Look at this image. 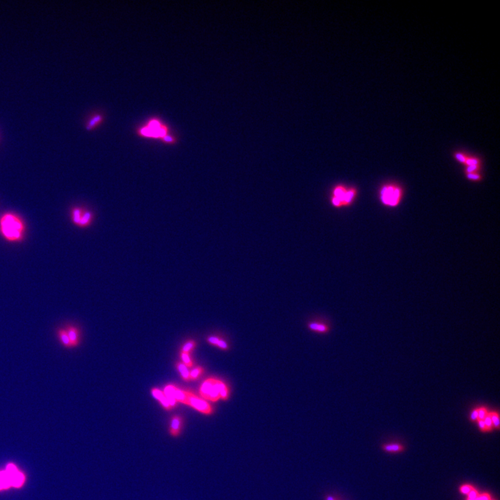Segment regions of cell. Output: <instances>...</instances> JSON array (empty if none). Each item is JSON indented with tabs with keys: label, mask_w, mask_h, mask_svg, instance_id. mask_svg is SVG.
Here are the masks:
<instances>
[{
	"label": "cell",
	"mask_w": 500,
	"mask_h": 500,
	"mask_svg": "<svg viewBox=\"0 0 500 500\" xmlns=\"http://www.w3.org/2000/svg\"><path fill=\"white\" fill-rule=\"evenodd\" d=\"M200 394L206 400L217 402L220 399L227 400L230 396V389L224 381L209 378L200 386Z\"/></svg>",
	"instance_id": "obj_1"
},
{
	"label": "cell",
	"mask_w": 500,
	"mask_h": 500,
	"mask_svg": "<svg viewBox=\"0 0 500 500\" xmlns=\"http://www.w3.org/2000/svg\"><path fill=\"white\" fill-rule=\"evenodd\" d=\"M1 232L9 240H18L23 236L24 226L23 222L13 214H6L0 221Z\"/></svg>",
	"instance_id": "obj_2"
},
{
	"label": "cell",
	"mask_w": 500,
	"mask_h": 500,
	"mask_svg": "<svg viewBox=\"0 0 500 500\" xmlns=\"http://www.w3.org/2000/svg\"><path fill=\"white\" fill-rule=\"evenodd\" d=\"M138 133L141 136L159 138L160 140L170 134L168 127L157 118L149 120L146 125H144L138 130Z\"/></svg>",
	"instance_id": "obj_3"
},
{
	"label": "cell",
	"mask_w": 500,
	"mask_h": 500,
	"mask_svg": "<svg viewBox=\"0 0 500 500\" xmlns=\"http://www.w3.org/2000/svg\"><path fill=\"white\" fill-rule=\"evenodd\" d=\"M356 195L354 189H346L342 185H338L333 190L332 199V205L336 207L347 206L352 202Z\"/></svg>",
	"instance_id": "obj_4"
},
{
	"label": "cell",
	"mask_w": 500,
	"mask_h": 500,
	"mask_svg": "<svg viewBox=\"0 0 500 500\" xmlns=\"http://www.w3.org/2000/svg\"><path fill=\"white\" fill-rule=\"evenodd\" d=\"M400 189L393 185L384 187L381 190V200L385 205H397L400 200Z\"/></svg>",
	"instance_id": "obj_5"
},
{
	"label": "cell",
	"mask_w": 500,
	"mask_h": 500,
	"mask_svg": "<svg viewBox=\"0 0 500 500\" xmlns=\"http://www.w3.org/2000/svg\"><path fill=\"white\" fill-rule=\"evenodd\" d=\"M188 405L193 406L197 411L205 414H211L213 411L211 406L207 401L204 400L193 393H188Z\"/></svg>",
	"instance_id": "obj_6"
},
{
	"label": "cell",
	"mask_w": 500,
	"mask_h": 500,
	"mask_svg": "<svg viewBox=\"0 0 500 500\" xmlns=\"http://www.w3.org/2000/svg\"><path fill=\"white\" fill-rule=\"evenodd\" d=\"M73 221L79 227H87L90 225L93 215L89 211L81 209H76L73 212Z\"/></svg>",
	"instance_id": "obj_7"
},
{
	"label": "cell",
	"mask_w": 500,
	"mask_h": 500,
	"mask_svg": "<svg viewBox=\"0 0 500 500\" xmlns=\"http://www.w3.org/2000/svg\"><path fill=\"white\" fill-rule=\"evenodd\" d=\"M6 472L9 476L11 486H16V487H19L20 486H21L24 481V476L22 473L17 471L16 468L13 465H8Z\"/></svg>",
	"instance_id": "obj_8"
},
{
	"label": "cell",
	"mask_w": 500,
	"mask_h": 500,
	"mask_svg": "<svg viewBox=\"0 0 500 500\" xmlns=\"http://www.w3.org/2000/svg\"><path fill=\"white\" fill-rule=\"evenodd\" d=\"M66 329L67 333H68V335L69 336L72 347H78L80 342L79 329L78 327H75V326L72 325V324L66 326Z\"/></svg>",
	"instance_id": "obj_9"
},
{
	"label": "cell",
	"mask_w": 500,
	"mask_h": 500,
	"mask_svg": "<svg viewBox=\"0 0 500 500\" xmlns=\"http://www.w3.org/2000/svg\"><path fill=\"white\" fill-rule=\"evenodd\" d=\"M56 335H57L58 340L63 347H66V348L73 347L66 328L58 329L56 332Z\"/></svg>",
	"instance_id": "obj_10"
},
{
	"label": "cell",
	"mask_w": 500,
	"mask_h": 500,
	"mask_svg": "<svg viewBox=\"0 0 500 500\" xmlns=\"http://www.w3.org/2000/svg\"><path fill=\"white\" fill-rule=\"evenodd\" d=\"M152 394L153 395L154 397L161 403L162 405L164 406L165 409H171L172 406H170V402H169L168 398L165 396L164 393L162 392L159 389H153L152 390Z\"/></svg>",
	"instance_id": "obj_11"
},
{
	"label": "cell",
	"mask_w": 500,
	"mask_h": 500,
	"mask_svg": "<svg viewBox=\"0 0 500 500\" xmlns=\"http://www.w3.org/2000/svg\"><path fill=\"white\" fill-rule=\"evenodd\" d=\"M383 449L388 452L397 453L404 451V447L402 444L395 443V444L386 445V446H383Z\"/></svg>",
	"instance_id": "obj_12"
},
{
	"label": "cell",
	"mask_w": 500,
	"mask_h": 500,
	"mask_svg": "<svg viewBox=\"0 0 500 500\" xmlns=\"http://www.w3.org/2000/svg\"><path fill=\"white\" fill-rule=\"evenodd\" d=\"M11 485V480L9 476L6 471L0 473V489L9 487Z\"/></svg>",
	"instance_id": "obj_13"
},
{
	"label": "cell",
	"mask_w": 500,
	"mask_h": 500,
	"mask_svg": "<svg viewBox=\"0 0 500 500\" xmlns=\"http://www.w3.org/2000/svg\"><path fill=\"white\" fill-rule=\"evenodd\" d=\"M177 369L180 371L181 376H182V379L184 380L188 381L190 380V372H189L188 368L182 364V363H178L177 364Z\"/></svg>",
	"instance_id": "obj_14"
},
{
	"label": "cell",
	"mask_w": 500,
	"mask_h": 500,
	"mask_svg": "<svg viewBox=\"0 0 500 500\" xmlns=\"http://www.w3.org/2000/svg\"><path fill=\"white\" fill-rule=\"evenodd\" d=\"M103 117L101 115H95L93 118H91V120L88 122V125H87L86 129L88 130H91L93 129H95V127L98 126L100 123H103Z\"/></svg>",
	"instance_id": "obj_15"
},
{
	"label": "cell",
	"mask_w": 500,
	"mask_h": 500,
	"mask_svg": "<svg viewBox=\"0 0 500 500\" xmlns=\"http://www.w3.org/2000/svg\"><path fill=\"white\" fill-rule=\"evenodd\" d=\"M309 328L314 332L320 333H327L329 331L328 327L325 324L316 323V322H312L309 324Z\"/></svg>",
	"instance_id": "obj_16"
},
{
	"label": "cell",
	"mask_w": 500,
	"mask_h": 500,
	"mask_svg": "<svg viewBox=\"0 0 500 500\" xmlns=\"http://www.w3.org/2000/svg\"><path fill=\"white\" fill-rule=\"evenodd\" d=\"M181 423H182V420H181L179 416H175L173 418L171 424L172 434L176 435L178 434L179 430L180 429Z\"/></svg>",
	"instance_id": "obj_17"
},
{
	"label": "cell",
	"mask_w": 500,
	"mask_h": 500,
	"mask_svg": "<svg viewBox=\"0 0 500 500\" xmlns=\"http://www.w3.org/2000/svg\"><path fill=\"white\" fill-rule=\"evenodd\" d=\"M203 368L198 366L190 372V380H197L204 373Z\"/></svg>",
	"instance_id": "obj_18"
},
{
	"label": "cell",
	"mask_w": 500,
	"mask_h": 500,
	"mask_svg": "<svg viewBox=\"0 0 500 500\" xmlns=\"http://www.w3.org/2000/svg\"><path fill=\"white\" fill-rule=\"evenodd\" d=\"M491 420H492L493 428L496 429H500V414L499 412L496 411H490Z\"/></svg>",
	"instance_id": "obj_19"
},
{
	"label": "cell",
	"mask_w": 500,
	"mask_h": 500,
	"mask_svg": "<svg viewBox=\"0 0 500 500\" xmlns=\"http://www.w3.org/2000/svg\"><path fill=\"white\" fill-rule=\"evenodd\" d=\"M196 346V342L194 341H189L186 343H185L184 345L183 346L182 349V352L185 353V354H190V352Z\"/></svg>",
	"instance_id": "obj_20"
},
{
	"label": "cell",
	"mask_w": 500,
	"mask_h": 500,
	"mask_svg": "<svg viewBox=\"0 0 500 500\" xmlns=\"http://www.w3.org/2000/svg\"><path fill=\"white\" fill-rule=\"evenodd\" d=\"M181 357H182L184 364L187 368L193 367V361H192L191 359H190V354L182 352L181 353Z\"/></svg>",
	"instance_id": "obj_21"
},
{
	"label": "cell",
	"mask_w": 500,
	"mask_h": 500,
	"mask_svg": "<svg viewBox=\"0 0 500 500\" xmlns=\"http://www.w3.org/2000/svg\"><path fill=\"white\" fill-rule=\"evenodd\" d=\"M490 411L487 407L484 406H481L478 407V414H479V420H484L489 414ZM478 420V421H479Z\"/></svg>",
	"instance_id": "obj_22"
},
{
	"label": "cell",
	"mask_w": 500,
	"mask_h": 500,
	"mask_svg": "<svg viewBox=\"0 0 500 500\" xmlns=\"http://www.w3.org/2000/svg\"><path fill=\"white\" fill-rule=\"evenodd\" d=\"M484 421L485 424H486V428H487L488 431H491L494 428H493L492 420H491V415L488 414V416L484 418Z\"/></svg>",
	"instance_id": "obj_23"
},
{
	"label": "cell",
	"mask_w": 500,
	"mask_h": 500,
	"mask_svg": "<svg viewBox=\"0 0 500 500\" xmlns=\"http://www.w3.org/2000/svg\"><path fill=\"white\" fill-rule=\"evenodd\" d=\"M470 420L473 422H477L479 420V414H478V407L474 408L473 410H472L471 414H470Z\"/></svg>",
	"instance_id": "obj_24"
},
{
	"label": "cell",
	"mask_w": 500,
	"mask_h": 500,
	"mask_svg": "<svg viewBox=\"0 0 500 500\" xmlns=\"http://www.w3.org/2000/svg\"><path fill=\"white\" fill-rule=\"evenodd\" d=\"M473 488H474V487H473V486H471V485L469 484L463 485L462 486H461V487H460V492L463 493V494L464 495H468V493L471 492V491H472V490L473 489Z\"/></svg>",
	"instance_id": "obj_25"
},
{
	"label": "cell",
	"mask_w": 500,
	"mask_h": 500,
	"mask_svg": "<svg viewBox=\"0 0 500 500\" xmlns=\"http://www.w3.org/2000/svg\"><path fill=\"white\" fill-rule=\"evenodd\" d=\"M479 495L480 494H479V493H478V491H476L475 488H473V490H472L471 492L468 493V500H476V498H477L478 497H479Z\"/></svg>",
	"instance_id": "obj_26"
},
{
	"label": "cell",
	"mask_w": 500,
	"mask_h": 500,
	"mask_svg": "<svg viewBox=\"0 0 500 500\" xmlns=\"http://www.w3.org/2000/svg\"><path fill=\"white\" fill-rule=\"evenodd\" d=\"M476 423H477L478 426H479L480 430L482 431V432H488L486 424H485L484 420H479V421H477Z\"/></svg>",
	"instance_id": "obj_27"
},
{
	"label": "cell",
	"mask_w": 500,
	"mask_h": 500,
	"mask_svg": "<svg viewBox=\"0 0 500 500\" xmlns=\"http://www.w3.org/2000/svg\"><path fill=\"white\" fill-rule=\"evenodd\" d=\"M216 346L217 347H218L219 348L224 349V350H226V349L229 348L228 344H227V342H226L225 341L221 340L220 339L218 342H217Z\"/></svg>",
	"instance_id": "obj_28"
},
{
	"label": "cell",
	"mask_w": 500,
	"mask_h": 500,
	"mask_svg": "<svg viewBox=\"0 0 500 500\" xmlns=\"http://www.w3.org/2000/svg\"><path fill=\"white\" fill-rule=\"evenodd\" d=\"M207 340H208L209 342H210L211 344L216 345L217 342H218L219 340H220V339H219L218 337H215V336H211V337L208 338Z\"/></svg>",
	"instance_id": "obj_29"
},
{
	"label": "cell",
	"mask_w": 500,
	"mask_h": 500,
	"mask_svg": "<svg viewBox=\"0 0 500 500\" xmlns=\"http://www.w3.org/2000/svg\"><path fill=\"white\" fill-rule=\"evenodd\" d=\"M468 178L471 179V180H479V176L478 175H476L474 173H470L468 175Z\"/></svg>",
	"instance_id": "obj_30"
}]
</instances>
